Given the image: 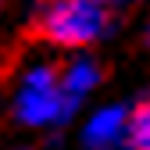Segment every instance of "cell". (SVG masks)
Listing matches in <instances>:
<instances>
[{
	"mask_svg": "<svg viewBox=\"0 0 150 150\" xmlns=\"http://www.w3.org/2000/svg\"><path fill=\"white\" fill-rule=\"evenodd\" d=\"M61 82H64V89L71 93V97L79 100L82 93L97 82V68H93L89 61H75V64H68V68L61 71Z\"/></svg>",
	"mask_w": 150,
	"mask_h": 150,
	"instance_id": "5",
	"label": "cell"
},
{
	"mask_svg": "<svg viewBox=\"0 0 150 150\" xmlns=\"http://www.w3.org/2000/svg\"><path fill=\"white\" fill-rule=\"evenodd\" d=\"M146 40H150V25H146Z\"/></svg>",
	"mask_w": 150,
	"mask_h": 150,
	"instance_id": "6",
	"label": "cell"
},
{
	"mask_svg": "<svg viewBox=\"0 0 150 150\" xmlns=\"http://www.w3.org/2000/svg\"><path fill=\"white\" fill-rule=\"evenodd\" d=\"M111 25L107 0H47L43 11L32 18V40L57 47H86L100 40Z\"/></svg>",
	"mask_w": 150,
	"mask_h": 150,
	"instance_id": "1",
	"label": "cell"
},
{
	"mask_svg": "<svg viewBox=\"0 0 150 150\" xmlns=\"http://www.w3.org/2000/svg\"><path fill=\"white\" fill-rule=\"evenodd\" d=\"M125 146L129 150H150V97H143L125 122Z\"/></svg>",
	"mask_w": 150,
	"mask_h": 150,
	"instance_id": "4",
	"label": "cell"
},
{
	"mask_svg": "<svg viewBox=\"0 0 150 150\" xmlns=\"http://www.w3.org/2000/svg\"><path fill=\"white\" fill-rule=\"evenodd\" d=\"M71 100H75V97L64 89L61 71H57V68H40V71L29 75L22 97H18V104H14V115L22 118V122L43 125V122L61 118L64 111L71 107Z\"/></svg>",
	"mask_w": 150,
	"mask_h": 150,
	"instance_id": "2",
	"label": "cell"
},
{
	"mask_svg": "<svg viewBox=\"0 0 150 150\" xmlns=\"http://www.w3.org/2000/svg\"><path fill=\"white\" fill-rule=\"evenodd\" d=\"M125 122H129V115H122V111H115V107H111V111H100V115L93 118L89 132H86L89 150H111L115 143H122Z\"/></svg>",
	"mask_w": 150,
	"mask_h": 150,
	"instance_id": "3",
	"label": "cell"
}]
</instances>
